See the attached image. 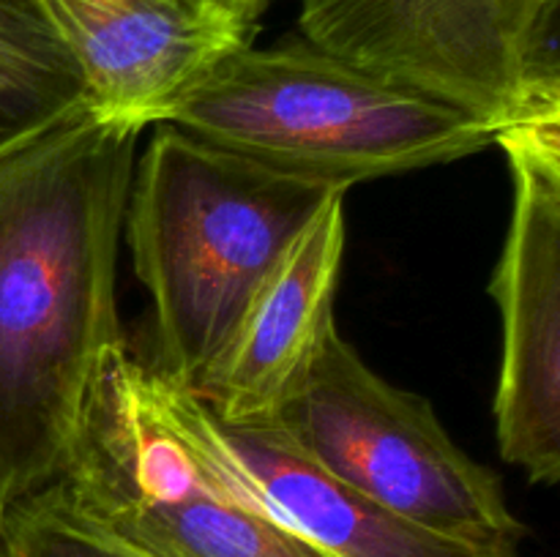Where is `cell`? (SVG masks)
I'll return each instance as SVG.
<instances>
[{
  "label": "cell",
  "instance_id": "obj_1",
  "mask_svg": "<svg viewBox=\"0 0 560 557\" xmlns=\"http://www.w3.org/2000/svg\"><path fill=\"white\" fill-rule=\"evenodd\" d=\"M142 131L93 109L0 158V491L63 478L104 358Z\"/></svg>",
  "mask_w": 560,
  "mask_h": 557
},
{
  "label": "cell",
  "instance_id": "obj_2",
  "mask_svg": "<svg viewBox=\"0 0 560 557\" xmlns=\"http://www.w3.org/2000/svg\"><path fill=\"white\" fill-rule=\"evenodd\" d=\"M334 194L348 191L156 126L131 175L124 229L151 295L164 380L202 391L260 284Z\"/></svg>",
  "mask_w": 560,
  "mask_h": 557
},
{
  "label": "cell",
  "instance_id": "obj_3",
  "mask_svg": "<svg viewBox=\"0 0 560 557\" xmlns=\"http://www.w3.org/2000/svg\"><path fill=\"white\" fill-rule=\"evenodd\" d=\"M52 486L85 522L145 557H328L252 495L208 404L126 342L104 358Z\"/></svg>",
  "mask_w": 560,
  "mask_h": 557
},
{
  "label": "cell",
  "instance_id": "obj_4",
  "mask_svg": "<svg viewBox=\"0 0 560 557\" xmlns=\"http://www.w3.org/2000/svg\"><path fill=\"white\" fill-rule=\"evenodd\" d=\"M164 123L257 164L348 191L495 145L485 118L306 38L224 58Z\"/></svg>",
  "mask_w": 560,
  "mask_h": 557
},
{
  "label": "cell",
  "instance_id": "obj_5",
  "mask_svg": "<svg viewBox=\"0 0 560 557\" xmlns=\"http://www.w3.org/2000/svg\"><path fill=\"white\" fill-rule=\"evenodd\" d=\"M271 424L334 478L432 533L485 546L523 538L495 473L448 437L427 399L372 371L339 328Z\"/></svg>",
  "mask_w": 560,
  "mask_h": 557
},
{
  "label": "cell",
  "instance_id": "obj_6",
  "mask_svg": "<svg viewBox=\"0 0 560 557\" xmlns=\"http://www.w3.org/2000/svg\"><path fill=\"white\" fill-rule=\"evenodd\" d=\"M306 42L506 131L539 0H299Z\"/></svg>",
  "mask_w": 560,
  "mask_h": 557
},
{
  "label": "cell",
  "instance_id": "obj_7",
  "mask_svg": "<svg viewBox=\"0 0 560 557\" xmlns=\"http://www.w3.org/2000/svg\"><path fill=\"white\" fill-rule=\"evenodd\" d=\"M512 222L490 293L503 349L495 391L501 457L534 484H560V167L506 129Z\"/></svg>",
  "mask_w": 560,
  "mask_h": 557
},
{
  "label": "cell",
  "instance_id": "obj_8",
  "mask_svg": "<svg viewBox=\"0 0 560 557\" xmlns=\"http://www.w3.org/2000/svg\"><path fill=\"white\" fill-rule=\"evenodd\" d=\"M109 123L148 129L238 49L257 27L206 0H42Z\"/></svg>",
  "mask_w": 560,
  "mask_h": 557
},
{
  "label": "cell",
  "instance_id": "obj_9",
  "mask_svg": "<svg viewBox=\"0 0 560 557\" xmlns=\"http://www.w3.org/2000/svg\"><path fill=\"white\" fill-rule=\"evenodd\" d=\"M342 254L345 194H334L271 268L197 393L219 420L271 424L301 391L337 328Z\"/></svg>",
  "mask_w": 560,
  "mask_h": 557
},
{
  "label": "cell",
  "instance_id": "obj_10",
  "mask_svg": "<svg viewBox=\"0 0 560 557\" xmlns=\"http://www.w3.org/2000/svg\"><path fill=\"white\" fill-rule=\"evenodd\" d=\"M211 418L252 495L328 557H517V546L468 544L388 511L312 462L277 424L233 426L213 410Z\"/></svg>",
  "mask_w": 560,
  "mask_h": 557
},
{
  "label": "cell",
  "instance_id": "obj_11",
  "mask_svg": "<svg viewBox=\"0 0 560 557\" xmlns=\"http://www.w3.org/2000/svg\"><path fill=\"white\" fill-rule=\"evenodd\" d=\"M91 109L42 0H0V158Z\"/></svg>",
  "mask_w": 560,
  "mask_h": 557
},
{
  "label": "cell",
  "instance_id": "obj_12",
  "mask_svg": "<svg viewBox=\"0 0 560 557\" xmlns=\"http://www.w3.org/2000/svg\"><path fill=\"white\" fill-rule=\"evenodd\" d=\"M0 557H145L74 513L55 486L9 502Z\"/></svg>",
  "mask_w": 560,
  "mask_h": 557
},
{
  "label": "cell",
  "instance_id": "obj_13",
  "mask_svg": "<svg viewBox=\"0 0 560 557\" xmlns=\"http://www.w3.org/2000/svg\"><path fill=\"white\" fill-rule=\"evenodd\" d=\"M520 82L523 102L530 93L560 85V0H539L520 52Z\"/></svg>",
  "mask_w": 560,
  "mask_h": 557
},
{
  "label": "cell",
  "instance_id": "obj_14",
  "mask_svg": "<svg viewBox=\"0 0 560 557\" xmlns=\"http://www.w3.org/2000/svg\"><path fill=\"white\" fill-rule=\"evenodd\" d=\"M512 131L523 134L525 140L534 142L541 151L560 156V118L558 115H534V118H525L520 123L509 126Z\"/></svg>",
  "mask_w": 560,
  "mask_h": 557
},
{
  "label": "cell",
  "instance_id": "obj_15",
  "mask_svg": "<svg viewBox=\"0 0 560 557\" xmlns=\"http://www.w3.org/2000/svg\"><path fill=\"white\" fill-rule=\"evenodd\" d=\"M206 3L213 5V9L224 11V14L233 16V20L244 22V25L257 27L262 11L268 9V3H271V0H206Z\"/></svg>",
  "mask_w": 560,
  "mask_h": 557
},
{
  "label": "cell",
  "instance_id": "obj_16",
  "mask_svg": "<svg viewBox=\"0 0 560 557\" xmlns=\"http://www.w3.org/2000/svg\"><path fill=\"white\" fill-rule=\"evenodd\" d=\"M5 506H9V502H5L3 491H0V528H3V513H5Z\"/></svg>",
  "mask_w": 560,
  "mask_h": 557
},
{
  "label": "cell",
  "instance_id": "obj_17",
  "mask_svg": "<svg viewBox=\"0 0 560 557\" xmlns=\"http://www.w3.org/2000/svg\"><path fill=\"white\" fill-rule=\"evenodd\" d=\"M539 151H541V147H539ZM547 153V151H545ZM547 156H550L552 158V162H556L558 164V167H560V156H552V153H547Z\"/></svg>",
  "mask_w": 560,
  "mask_h": 557
}]
</instances>
